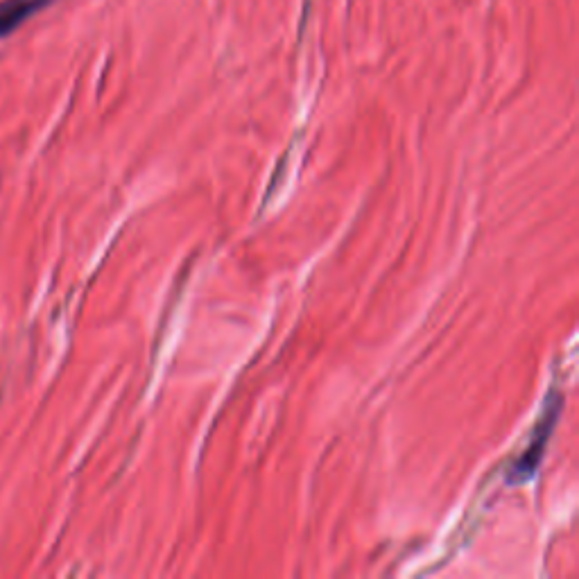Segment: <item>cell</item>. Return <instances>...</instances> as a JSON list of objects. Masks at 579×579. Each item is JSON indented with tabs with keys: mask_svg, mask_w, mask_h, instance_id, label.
<instances>
[{
	"mask_svg": "<svg viewBox=\"0 0 579 579\" xmlns=\"http://www.w3.org/2000/svg\"><path fill=\"white\" fill-rule=\"evenodd\" d=\"M557 412H559V399H557V396H552L550 408L546 412V417H543L541 423H539L537 437H534L532 446L527 448L521 460L514 464L512 473H509V482H512V485H521V482L530 480L532 475H534V471H537V466L541 462V455H543V451H546V442H548L550 432H552V428H555V423H557Z\"/></svg>",
	"mask_w": 579,
	"mask_h": 579,
	"instance_id": "cell-1",
	"label": "cell"
},
{
	"mask_svg": "<svg viewBox=\"0 0 579 579\" xmlns=\"http://www.w3.org/2000/svg\"><path fill=\"white\" fill-rule=\"evenodd\" d=\"M53 3L55 0H3L0 3V39L21 28L25 21Z\"/></svg>",
	"mask_w": 579,
	"mask_h": 579,
	"instance_id": "cell-2",
	"label": "cell"
}]
</instances>
